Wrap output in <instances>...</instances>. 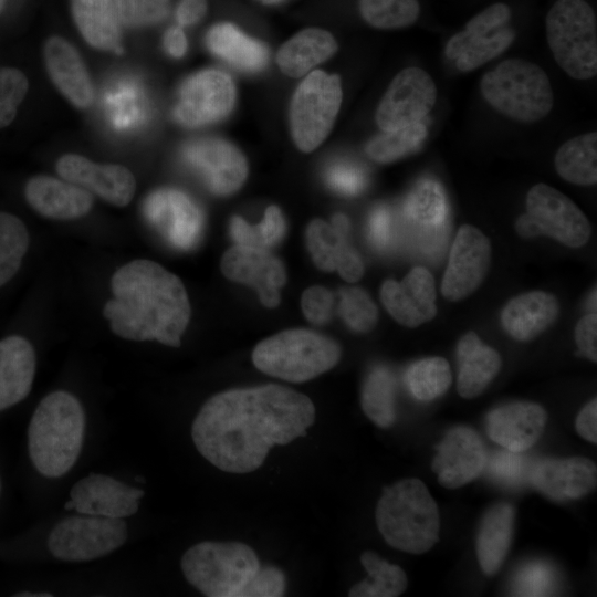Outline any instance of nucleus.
I'll use <instances>...</instances> for the list:
<instances>
[{"label":"nucleus","instance_id":"25","mask_svg":"<svg viewBox=\"0 0 597 597\" xmlns=\"http://www.w3.org/2000/svg\"><path fill=\"white\" fill-rule=\"evenodd\" d=\"M528 480L553 500L578 499L595 489L597 468L586 458L544 459L531 468Z\"/></svg>","mask_w":597,"mask_h":597},{"label":"nucleus","instance_id":"43","mask_svg":"<svg viewBox=\"0 0 597 597\" xmlns=\"http://www.w3.org/2000/svg\"><path fill=\"white\" fill-rule=\"evenodd\" d=\"M362 18L377 29H401L412 25L419 18L418 0H359Z\"/></svg>","mask_w":597,"mask_h":597},{"label":"nucleus","instance_id":"56","mask_svg":"<svg viewBox=\"0 0 597 597\" xmlns=\"http://www.w3.org/2000/svg\"><path fill=\"white\" fill-rule=\"evenodd\" d=\"M165 50L172 57H181L187 51V39L180 27L169 28L163 39Z\"/></svg>","mask_w":597,"mask_h":597},{"label":"nucleus","instance_id":"15","mask_svg":"<svg viewBox=\"0 0 597 597\" xmlns=\"http://www.w3.org/2000/svg\"><path fill=\"white\" fill-rule=\"evenodd\" d=\"M526 213L542 234L569 248L585 245L591 226L580 208L559 190L546 184H536L526 196Z\"/></svg>","mask_w":597,"mask_h":597},{"label":"nucleus","instance_id":"48","mask_svg":"<svg viewBox=\"0 0 597 597\" xmlns=\"http://www.w3.org/2000/svg\"><path fill=\"white\" fill-rule=\"evenodd\" d=\"M29 88L25 75L13 67H0V128L15 117L18 107Z\"/></svg>","mask_w":597,"mask_h":597},{"label":"nucleus","instance_id":"44","mask_svg":"<svg viewBox=\"0 0 597 597\" xmlns=\"http://www.w3.org/2000/svg\"><path fill=\"white\" fill-rule=\"evenodd\" d=\"M338 312L344 322L357 333L370 332L378 322L376 304L360 287H345L339 291Z\"/></svg>","mask_w":597,"mask_h":597},{"label":"nucleus","instance_id":"32","mask_svg":"<svg viewBox=\"0 0 597 597\" xmlns=\"http://www.w3.org/2000/svg\"><path fill=\"white\" fill-rule=\"evenodd\" d=\"M336 51L337 43L329 32L308 28L294 34L280 48L276 62L284 74L300 77Z\"/></svg>","mask_w":597,"mask_h":597},{"label":"nucleus","instance_id":"34","mask_svg":"<svg viewBox=\"0 0 597 597\" xmlns=\"http://www.w3.org/2000/svg\"><path fill=\"white\" fill-rule=\"evenodd\" d=\"M71 8L78 31L90 45L116 53L122 51L114 0H71Z\"/></svg>","mask_w":597,"mask_h":597},{"label":"nucleus","instance_id":"36","mask_svg":"<svg viewBox=\"0 0 597 597\" xmlns=\"http://www.w3.org/2000/svg\"><path fill=\"white\" fill-rule=\"evenodd\" d=\"M30 247L25 222L13 212L0 210V291L18 277Z\"/></svg>","mask_w":597,"mask_h":597},{"label":"nucleus","instance_id":"53","mask_svg":"<svg viewBox=\"0 0 597 597\" xmlns=\"http://www.w3.org/2000/svg\"><path fill=\"white\" fill-rule=\"evenodd\" d=\"M368 237L371 244L385 250L391 240V214L387 207L375 208L368 219Z\"/></svg>","mask_w":597,"mask_h":597},{"label":"nucleus","instance_id":"35","mask_svg":"<svg viewBox=\"0 0 597 597\" xmlns=\"http://www.w3.org/2000/svg\"><path fill=\"white\" fill-rule=\"evenodd\" d=\"M555 170L565 181L577 186L597 182V133L578 135L565 142L556 151Z\"/></svg>","mask_w":597,"mask_h":597},{"label":"nucleus","instance_id":"54","mask_svg":"<svg viewBox=\"0 0 597 597\" xmlns=\"http://www.w3.org/2000/svg\"><path fill=\"white\" fill-rule=\"evenodd\" d=\"M576 431L589 442L597 441V399H591L578 412L575 421Z\"/></svg>","mask_w":597,"mask_h":597},{"label":"nucleus","instance_id":"17","mask_svg":"<svg viewBox=\"0 0 597 597\" xmlns=\"http://www.w3.org/2000/svg\"><path fill=\"white\" fill-rule=\"evenodd\" d=\"M148 222L176 249L195 247L202 232L203 214L199 206L184 191L161 188L144 202Z\"/></svg>","mask_w":597,"mask_h":597},{"label":"nucleus","instance_id":"14","mask_svg":"<svg viewBox=\"0 0 597 597\" xmlns=\"http://www.w3.org/2000/svg\"><path fill=\"white\" fill-rule=\"evenodd\" d=\"M491 256L489 238L474 226H461L450 249L441 281L443 297L458 302L474 293L486 277Z\"/></svg>","mask_w":597,"mask_h":597},{"label":"nucleus","instance_id":"31","mask_svg":"<svg viewBox=\"0 0 597 597\" xmlns=\"http://www.w3.org/2000/svg\"><path fill=\"white\" fill-rule=\"evenodd\" d=\"M514 528V509L509 503L492 505L483 515L476 534V556L482 572L492 575L501 567L510 549Z\"/></svg>","mask_w":597,"mask_h":597},{"label":"nucleus","instance_id":"46","mask_svg":"<svg viewBox=\"0 0 597 597\" xmlns=\"http://www.w3.org/2000/svg\"><path fill=\"white\" fill-rule=\"evenodd\" d=\"M556 582V573L548 563L532 562L516 574L513 593L516 596H548L555 591Z\"/></svg>","mask_w":597,"mask_h":597},{"label":"nucleus","instance_id":"26","mask_svg":"<svg viewBox=\"0 0 597 597\" xmlns=\"http://www.w3.org/2000/svg\"><path fill=\"white\" fill-rule=\"evenodd\" d=\"M23 195L34 211L56 220L81 218L93 206V198L86 189L44 175L31 177L24 185Z\"/></svg>","mask_w":597,"mask_h":597},{"label":"nucleus","instance_id":"60","mask_svg":"<svg viewBox=\"0 0 597 597\" xmlns=\"http://www.w3.org/2000/svg\"><path fill=\"white\" fill-rule=\"evenodd\" d=\"M136 481L137 482H140V483H145V479H143V476H136Z\"/></svg>","mask_w":597,"mask_h":597},{"label":"nucleus","instance_id":"12","mask_svg":"<svg viewBox=\"0 0 597 597\" xmlns=\"http://www.w3.org/2000/svg\"><path fill=\"white\" fill-rule=\"evenodd\" d=\"M234 102L232 78L223 71L202 70L182 83L174 117L188 127L212 124L224 118Z\"/></svg>","mask_w":597,"mask_h":597},{"label":"nucleus","instance_id":"16","mask_svg":"<svg viewBox=\"0 0 597 597\" xmlns=\"http://www.w3.org/2000/svg\"><path fill=\"white\" fill-rule=\"evenodd\" d=\"M181 155L208 189L218 196L237 191L248 175V165L242 153L223 139L190 140L182 147Z\"/></svg>","mask_w":597,"mask_h":597},{"label":"nucleus","instance_id":"49","mask_svg":"<svg viewBox=\"0 0 597 597\" xmlns=\"http://www.w3.org/2000/svg\"><path fill=\"white\" fill-rule=\"evenodd\" d=\"M285 576L271 565L260 566L258 572L243 588L240 597H280L284 595Z\"/></svg>","mask_w":597,"mask_h":597},{"label":"nucleus","instance_id":"61","mask_svg":"<svg viewBox=\"0 0 597 597\" xmlns=\"http://www.w3.org/2000/svg\"><path fill=\"white\" fill-rule=\"evenodd\" d=\"M4 3H6V0H0V13L3 10Z\"/></svg>","mask_w":597,"mask_h":597},{"label":"nucleus","instance_id":"3","mask_svg":"<svg viewBox=\"0 0 597 597\" xmlns=\"http://www.w3.org/2000/svg\"><path fill=\"white\" fill-rule=\"evenodd\" d=\"M85 412L72 394L57 390L35 408L28 428L32 464L46 478H60L76 463L83 447Z\"/></svg>","mask_w":597,"mask_h":597},{"label":"nucleus","instance_id":"23","mask_svg":"<svg viewBox=\"0 0 597 597\" xmlns=\"http://www.w3.org/2000/svg\"><path fill=\"white\" fill-rule=\"evenodd\" d=\"M56 171L66 181L117 207L128 205L136 190L135 177L126 167L97 164L75 154L63 155L56 163Z\"/></svg>","mask_w":597,"mask_h":597},{"label":"nucleus","instance_id":"59","mask_svg":"<svg viewBox=\"0 0 597 597\" xmlns=\"http://www.w3.org/2000/svg\"><path fill=\"white\" fill-rule=\"evenodd\" d=\"M259 1L265 4H276V3L282 2L283 0H259Z\"/></svg>","mask_w":597,"mask_h":597},{"label":"nucleus","instance_id":"1","mask_svg":"<svg viewBox=\"0 0 597 597\" xmlns=\"http://www.w3.org/2000/svg\"><path fill=\"white\" fill-rule=\"evenodd\" d=\"M315 406L304 394L276 384L237 388L209 398L191 426L198 452L229 473L259 469L270 449L306 434Z\"/></svg>","mask_w":597,"mask_h":597},{"label":"nucleus","instance_id":"40","mask_svg":"<svg viewBox=\"0 0 597 597\" xmlns=\"http://www.w3.org/2000/svg\"><path fill=\"white\" fill-rule=\"evenodd\" d=\"M404 212L409 221L418 226H441L447 214V199L442 186L428 178L418 181L405 200Z\"/></svg>","mask_w":597,"mask_h":597},{"label":"nucleus","instance_id":"55","mask_svg":"<svg viewBox=\"0 0 597 597\" xmlns=\"http://www.w3.org/2000/svg\"><path fill=\"white\" fill-rule=\"evenodd\" d=\"M207 12V0H180L176 9V20L180 27L199 22Z\"/></svg>","mask_w":597,"mask_h":597},{"label":"nucleus","instance_id":"28","mask_svg":"<svg viewBox=\"0 0 597 597\" xmlns=\"http://www.w3.org/2000/svg\"><path fill=\"white\" fill-rule=\"evenodd\" d=\"M44 61L52 82L73 105L86 108L93 104L92 80L77 51L65 39H48Z\"/></svg>","mask_w":597,"mask_h":597},{"label":"nucleus","instance_id":"33","mask_svg":"<svg viewBox=\"0 0 597 597\" xmlns=\"http://www.w3.org/2000/svg\"><path fill=\"white\" fill-rule=\"evenodd\" d=\"M206 44L214 55L242 71H260L268 62L266 46L229 22L211 27Z\"/></svg>","mask_w":597,"mask_h":597},{"label":"nucleus","instance_id":"57","mask_svg":"<svg viewBox=\"0 0 597 597\" xmlns=\"http://www.w3.org/2000/svg\"><path fill=\"white\" fill-rule=\"evenodd\" d=\"M514 228H515L516 233L521 238H525V239L534 238L542 234L536 223L532 220V218L526 212L519 216V218L516 219L514 223Z\"/></svg>","mask_w":597,"mask_h":597},{"label":"nucleus","instance_id":"51","mask_svg":"<svg viewBox=\"0 0 597 597\" xmlns=\"http://www.w3.org/2000/svg\"><path fill=\"white\" fill-rule=\"evenodd\" d=\"M301 305L305 317L311 323L322 325L332 316L334 295L326 287L314 285L304 291Z\"/></svg>","mask_w":597,"mask_h":597},{"label":"nucleus","instance_id":"9","mask_svg":"<svg viewBox=\"0 0 597 597\" xmlns=\"http://www.w3.org/2000/svg\"><path fill=\"white\" fill-rule=\"evenodd\" d=\"M341 80L314 70L300 83L290 106L291 133L305 153L318 147L329 134L342 104Z\"/></svg>","mask_w":597,"mask_h":597},{"label":"nucleus","instance_id":"39","mask_svg":"<svg viewBox=\"0 0 597 597\" xmlns=\"http://www.w3.org/2000/svg\"><path fill=\"white\" fill-rule=\"evenodd\" d=\"M404 380L416 399L431 401L449 389L452 374L447 359L434 356L412 363L407 368Z\"/></svg>","mask_w":597,"mask_h":597},{"label":"nucleus","instance_id":"2","mask_svg":"<svg viewBox=\"0 0 597 597\" xmlns=\"http://www.w3.org/2000/svg\"><path fill=\"white\" fill-rule=\"evenodd\" d=\"M114 298L104 316L117 336L130 341H158L178 347L191 308L180 279L150 260H134L112 276Z\"/></svg>","mask_w":597,"mask_h":597},{"label":"nucleus","instance_id":"5","mask_svg":"<svg viewBox=\"0 0 597 597\" xmlns=\"http://www.w3.org/2000/svg\"><path fill=\"white\" fill-rule=\"evenodd\" d=\"M483 98L496 112L521 123L543 119L553 108L554 94L546 72L535 63L507 59L480 81Z\"/></svg>","mask_w":597,"mask_h":597},{"label":"nucleus","instance_id":"11","mask_svg":"<svg viewBox=\"0 0 597 597\" xmlns=\"http://www.w3.org/2000/svg\"><path fill=\"white\" fill-rule=\"evenodd\" d=\"M128 536L124 519L72 515L60 521L48 538L50 553L65 562L104 557L124 545Z\"/></svg>","mask_w":597,"mask_h":597},{"label":"nucleus","instance_id":"52","mask_svg":"<svg viewBox=\"0 0 597 597\" xmlns=\"http://www.w3.org/2000/svg\"><path fill=\"white\" fill-rule=\"evenodd\" d=\"M575 343L582 355L597 360V316L589 313L580 317L575 327Z\"/></svg>","mask_w":597,"mask_h":597},{"label":"nucleus","instance_id":"18","mask_svg":"<svg viewBox=\"0 0 597 597\" xmlns=\"http://www.w3.org/2000/svg\"><path fill=\"white\" fill-rule=\"evenodd\" d=\"M220 268L227 279L252 286L266 307H275L280 303V290L286 282V272L270 250L235 244L224 252Z\"/></svg>","mask_w":597,"mask_h":597},{"label":"nucleus","instance_id":"20","mask_svg":"<svg viewBox=\"0 0 597 597\" xmlns=\"http://www.w3.org/2000/svg\"><path fill=\"white\" fill-rule=\"evenodd\" d=\"M144 495L142 489L129 486L109 475L90 473L72 486L64 509L81 514L125 519L138 511L139 499Z\"/></svg>","mask_w":597,"mask_h":597},{"label":"nucleus","instance_id":"24","mask_svg":"<svg viewBox=\"0 0 597 597\" xmlns=\"http://www.w3.org/2000/svg\"><path fill=\"white\" fill-rule=\"evenodd\" d=\"M547 421L545 409L535 402L516 401L491 410L485 419L489 437L504 449L523 452L541 437Z\"/></svg>","mask_w":597,"mask_h":597},{"label":"nucleus","instance_id":"42","mask_svg":"<svg viewBox=\"0 0 597 597\" xmlns=\"http://www.w3.org/2000/svg\"><path fill=\"white\" fill-rule=\"evenodd\" d=\"M284 231V218L276 206L268 207L259 224L251 226L241 217H233L230 222V233L235 244L263 250H270L276 245L283 238Z\"/></svg>","mask_w":597,"mask_h":597},{"label":"nucleus","instance_id":"30","mask_svg":"<svg viewBox=\"0 0 597 597\" xmlns=\"http://www.w3.org/2000/svg\"><path fill=\"white\" fill-rule=\"evenodd\" d=\"M457 362V390L465 399L480 396L502 367L500 354L483 344L474 332H468L459 339Z\"/></svg>","mask_w":597,"mask_h":597},{"label":"nucleus","instance_id":"21","mask_svg":"<svg viewBox=\"0 0 597 597\" xmlns=\"http://www.w3.org/2000/svg\"><path fill=\"white\" fill-rule=\"evenodd\" d=\"M432 470L439 483L457 489L478 478L485 468L486 451L480 436L471 428L454 427L436 446Z\"/></svg>","mask_w":597,"mask_h":597},{"label":"nucleus","instance_id":"10","mask_svg":"<svg viewBox=\"0 0 597 597\" xmlns=\"http://www.w3.org/2000/svg\"><path fill=\"white\" fill-rule=\"evenodd\" d=\"M511 9L496 2L472 17L444 48L446 56L461 72H471L502 54L514 41Z\"/></svg>","mask_w":597,"mask_h":597},{"label":"nucleus","instance_id":"47","mask_svg":"<svg viewBox=\"0 0 597 597\" xmlns=\"http://www.w3.org/2000/svg\"><path fill=\"white\" fill-rule=\"evenodd\" d=\"M510 450L498 451L486 459L484 470L495 481L507 485L517 486L530 478L531 465L527 459Z\"/></svg>","mask_w":597,"mask_h":597},{"label":"nucleus","instance_id":"4","mask_svg":"<svg viewBox=\"0 0 597 597\" xmlns=\"http://www.w3.org/2000/svg\"><path fill=\"white\" fill-rule=\"evenodd\" d=\"M375 516L386 543L399 551L423 554L439 541L438 506L419 479H404L385 486Z\"/></svg>","mask_w":597,"mask_h":597},{"label":"nucleus","instance_id":"58","mask_svg":"<svg viewBox=\"0 0 597 597\" xmlns=\"http://www.w3.org/2000/svg\"><path fill=\"white\" fill-rule=\"evenodd\" d=\"M17 597H51L52 594L50 593H38V594H33V593H27V591H23V593H20V594H15Z\"/></svg>","mask_w":597,"mask_h":597},{"label":"nucleus","instance_id":"38","mask_svg":"<svg viewBox=\"0 0 597 597\" xmlns=\"http://www.w3.org/2000/svg\"><path fill=\"white\" fill-rule=\"evenodd\" d=\"M396 380L383 366L373 368L366 376L360 394L364 413L378 427L388 428L396 419Z\"/></svg>","mask_w":597,"mask_h":597},{"label":"nucleus","instance_id":"7","mask_svg":"<svg viewBox=\"0 0 597 597\" xmlns=\"http://www.w3.org/2000/svg\"><path fill=\"white\" fill-rule=\"evenodd\" d=\"M260 566L255 552L241 542H200L180 561L187 582L208 597H240Z\"/></svg>","mask_w":597,"mask_h":597},{"label":"nucleus","instance_id":"29","mask_svg":"<svg viewBox=\"0 0 597 597\" xmlns=\"http://www.w3.org/2000/svg\"><path fill=\"white\" fill-rule=\"evenodd\" d=\"M559 315V303L555 295L545 291H530L512 297L502 308L503 329L520 342L532 341Z\"/></svg>","mask_w":597,"mask_h":597},{"label":"nucleus","instance_id":"19","mask_svg":"<svg viewBox=\"0 0 597 597\" xmlns=\"http://www.w3.org/2000/svg\"><path fill=\"white\" fill-rule=\"evenodd\" d=\"M349 222L336 213L332 222L314 219L306 230L307 248L315 265L323 271H337L347 282H356L364 275V262L348 243Z\"/></svg>","mask_w":597,"mask_h":597},{"label":"nucleus","instance_id":"6","mask_svg":"<svg viewBox=\"0 0 597 597\" xmlns=\"http://www.w3.org/2000/svg\"><path fill=\"white\" fill-rule=\"evenodd\" d=\"M341 355L339 345L332 338L295 328L260 342L252 352V362L269 376L303 383L332 369Z\"/></svg>","mask_w":597,"mask_h":597},{"label":"nucleus","instance_id":"62","mask_svg":"<svg viewBox=\"0 0 597 597\" xmlns=\"http://www.w3.org/2000/svg\"><path fill=\"white\" fill-rule=\"evenodd\" d=\"M0 488H1V484H0Z\"/></svg>","mask_w":597,"mask_h":597},{"label":"nucleus","instance_id":"41","mask_svg":"<svg viewBox=\"0 0 597 597\" xmlns=\"http://www.w3.org/2000/svg\"><path fill=\"white\" fill-rule=\"evenodd\" d=\"M426 136L427 128L422 122L392 130H381L379 135L368 142L366 153L377 163H392L416 151Z\"/></svg>","mask_w":597,"mask_h":597},{"label":"nucleus","instance_id":"8","mask_svg":"<svg viewBox=\"0 0 597 597\" xmlns=\"http://www.w3.org/2000/svg\"><path fill=\"white\" fill-rule=\"evenodd\" d=\"M547 44L559 67L575 80L597 73V21L585 0H557L546 14Z\"/></svg>","mask_w":597,"mask_h":597},{"label":"nucleus","instance_id":"45","mask_svg":"<svg viewBox=\"0 0 597 597\" xmlns=\"http://www.w3.org/2000/svg\"><path fill=\"white\" fill-rule=\"evenodd\" d=\"M116 17L126 27L151 25L163 21L169 0H114Z\"/></svg>","mask_w":597,"mask_h":597},{"label":"nucleus","instance_id":"50","mask_svg":"<svg viewBox=\"0 0 597 597\" xmlns=\"http://www.w3.org/2000/svg\"><path fill=\"white\" fill-rule=\"evenodd\" d=\"M325 180L335 191L343 195H356L366 185L364 171L349 163H335L326 169Z\"/></svg>","mask_w":597,"mask_h":597},{"label":"nucleus","instance_id":"27","mask_svg":"<svg viewBox=\"0 0 597 597\" xmlns=\"http://www.w3.org/2000/svg\"><path fill=\"white\" fill-rule=\"evenodd\" d=\"M36 368L32 342L21 333L0 338V412L30 394Z\"/></svg>","mask_w":597,"mask_h":597},{"label":"nucleus","instance_id":"37","mask_svg":"<svg viewBox=\"0 0 597 597\" xmlns=\"http://www.w3.org/2000/svg\"><path fill=\"white\" fill-rule=\"evenodd\" d=\"M360 563L368 578L354 585L348 591L349 597H396L406 590L407 575L398 565L370 551L360 555Z\"/></svg>","mask_w":597,"mask_h":597},{"label":"nucleus","instance_id":"22","mask_svg":"<svg viewBox=\"0 0 597 597\" xmlns=\"http://www.w3.org/2000/svg\"><path fill=\"white\" fill-rule=\"evenodd\" d=\"M380 300L387 312L406 327H418L437 314L436 285L423 266L412 268L401 281L386 280Z\"/></svg>","mask_w":597,"mask_h":597},{"label":"nucleus","instance_id":"13","mask_svg":"<svg viewBox=\"0 0 597 597\" xmlns=\"http://www.w3.org/2000/svg\"><path fill=\"white\" fill-rule=\"evenodd\" d=\"M437 87L422 69L401 70L390 82L376 111V123L383 132L422 122L436 104Z\"/></svg>","mask_w":597,"mask_h":597}]
</instances>
